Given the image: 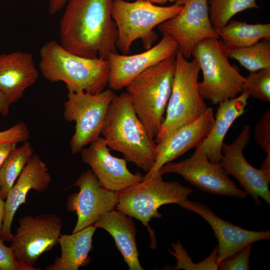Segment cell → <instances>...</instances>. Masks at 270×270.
I'll return each mask as SVG.
<instances>
[{
    "instance_id": "6da1fadb",
    "label": "cell",
    "mask_w": 270,
    "mask_h": 270,
    "mask_svg": "<svg viewBox=\"0 0 270 270\" xmlns=\"http://www.w3.org/2000/svg\"><path fill=\"white\" fill-rule=\"evenodd\" d=\"M112 0H68L60 22V44L70 52L107 60L118 53V29L111 15Z\"/></svg>"
},
{
    "instance_id": "7a4b0ae2",
    "label": "cell",
    "mask_w": 270,
    "mask_h": 270,
    "mask_svg": "<svg viewBox=\"0 0 270 270\" xmlns=\"http://www.w3.org/2000/svg\"><path fill=\"white\" fill-rule=\"evenodd\" d=\"M101 134L110 150L148 172L156 158L157 144L137 116L126 92L115 94L108 108Z\"/></svg>"
},
{
    "instance_id": "3957f363",
    "label": "cell",
    "mask_w": 270,
    "mask_h": 270,
    "mask_svg": "<svg viewBox=\"0 0 270 270\" xmlns=\"http://www.w3.org/2000/svg\"><path fill=\"white\" fill-rule=\"evenodd\" d=\"M40 54L42 75L52 82H64L68 92L95 94L108 85L110 64L107 60L78 56L54 40L44 44Z\"/></svg>"
},
{
    "instance_id": "277c9868",
    "label": "cell",
    "mask_w": 270,
    "mask_h": 270,
    "mask_svg": "<svg viewBox=\"0 0 270 270\" xmlns=\"http://www.w3.org/2000/svg\"><path fill=\"white\" fill-rule=\"evenodd\" d=\"M176 54L144 70L126 88L137 116L154 140L172 92Z\"/></svg>"
},
{
    "instance_id": "5b68a950",
    "label": "cell",
    "mask_w": 270,
    "mask_h": 270,
    "mask_svg": "<svg viewBox=\"0 0 270 270\" xmlns=\"http://www.w3.org/2000/svg\"><path fill=\"white\" fill-rule=\"evenodd\" d=\"M158 170L140 182L118 192L116 210L140 221L147 227L152 238V248H156L155 234L149 226L152 218H159L158 208L162 205L181 204L193 192L190 188L177 181L166 182Z\"/></svg>"
},
{
    "instance_id": "8992f818",
    "label": "cell",
    "mask_w": 270,
    "mask_h": 270,
    "mask_svg": "<svg viewBox=\"0 0 270 270\" xmlns=\"http://www.w3.org/2000/svg\"><path fill=\"white\" fill-rule=\"evenodd\" d=\"M188 60L180 51L176 52L172 92L165 116L154 140L156 144L178 128L198 119L208 108L198 88L199 64L194 58Z\"/></svg>"
},
{
    "instance_id": "52a82bcc",
    "label": "cell",
    "mask_w": 270,
    "mask_h": 270,
    "mask_svg": "<svg viewBox=\"0 0 270 270\" xmlns=\"http://www.w3.org/2000/svg\"><path fill=\"white\" fill-rule=\"evenodd\" d=\"M192 56L198 62L202 80L199 92L212 104L234 98L242 92L245 78L228 60V48L215 38H206L193 48Z\"/></svg>"
},
{
    "instance_id": "ba28073f",
    "label": "cell",
    "mask_w": 270,
    "mask_h": 270,
    "mask_svg": "<svg viewBox=\"0 0 270 270\" xmlns=\"http://www.w3.org/2000/svg\"><path fill=\"white\" fill-rule=\"evenodd\" d=\"M182 8L176 3L158 6L144 1L112 0L111 15L118 29L116 48L127 54L134 42L140 39L144 48L150 49L158 38L154 28L176 16Z\"/></svg>"
},
{
    "instance_id": "9c48e42d",
    "label": "cell",
    "mask_w": 270,
    "mask_h": 270,
    "mask_svg": "<svg viewBox=\"0 0 270 270\" xmlns=\"http://www.w3.org/2000/svg\"><path fill=\"white\" fill-rule=\"evenodd\" d=\"M115 94L104 90L92 94L84 92H68L64 103V118L75 122V131L70 142L71 152L76 154L95 140L101 134L109 106Z\"/></svg>"
},
{
    "instance_id": "30bf717a",
    "label": "cell",
    "mask_w": 270,
    "mask_h": 270,
    "mask_svg": "<svg viewBox=\"0 0 270 270\" xmlns=\"http://www.w3.org/2000/svg\"><path fill=\"white\" fill-rule=\"evenodd\" d=\"M11 240L10 247L21 270H36L40 256L58 244L62 228V218L54 214L26 215Z\"/></svg>"
},
{
    "instance_id": "8fae6325",
    "label": "cell",
    "mask_w": 270,
    "mask_h": 270,
    "mask_svg": "<svg viewBox=\"0 0 270 270\" xmlns=\"http://www.w3.org/2000/svg\"><path fill=\"white\" fill-rule=\"evenodd\" d=\"M196 148L190 157L178 162L166 163L159 170L163 174H177L206 192L240 199L248 196L230 180L220 162H213L208 159L202 141Z\"/></svg>"
},
{
    "instance_id": "7c38bea8",
    "label": "cell",
    "mask_w": 270,
    "mask_h": 270,
    "mask_svg": "<svg viewBox=\"0 0 270 270\" xmlns=\"http://www.w3.org/2000/svg\"><path fill=\"white\" fill-rule=\"evenodd\" d=\"M182 6V11L158 26L176 42L178 51L186 58L192 56L194 47L208 38H218L210 18L208 0H174Z\"/></svg>"
},
{
    "instance_id": "4fadbf2b",
    "label": "cell",
    "mask_w": 270,
    "mask_h": 270,
    "mask_svg": "<svg viewBox=\"0 0 270 270\" xmlns=\"http://www.w3.org/2000/svg\"><path fill=\"white\" fill-rule=\"evenodd\" d=\"M250 127L245 125L234 141L224 143L220 162L230 176L234 177L255 203L262 205L260 198L270 204V168H256L245 158L243 151L248 144Z\"/></svg>"
},
{
    "instance_id": "5bb4252c",
    "label": "cell",
    "mask_w": 270,
    "mask_h": 270,
    "mask_svg": "<svg viewBox=\"0 0 270 270\" xmlns=\"http://www.w3.org/2000/svg\"><path fill=\"white\" fill-rule=\"evenodd\" d=\"M72 186L80 190L69 196L66 204L78 217L72 233L93 225L102 214L116 209L118 192L103 188L91 170L82 172Z\"/></svg>"
},
{
    "instance_id": "9a60e30c",
    "label": "cell",
    "mask_w": 270,
    "mask_h": 270,
    "mask_svg": "<svg viewBox=\"0 0 270 270\" xmlns=\"http://www.w3.org/2000/svg\"><path fill=\"white\" fill-rule=\"evenodd\" d=\"M178 50V44L174 39L168 34L163 32L159 42L142 52L132 55L110 54L107 58L110 64V88L118 91L126 88L144 70L176 54Z\"/></svg>"
},
{
    "instance_id": "2e32d148",
    "label": "cell",
    "mask_w": 270,
    "mask_h": 270,
    "mask_svg": "<svg viewBox=\"0 0 270 270\" xmlns=\"http://www.w3.org/2000/svg\"><path fill=\"white\" fill-rule=\"evenodd\" d=\"M110 150L100 136L80 152L82 162L90 166L103 188L118 192L144 180L140 172L133 174L128 169L124 158L112 156Z\"/></svg>"
},
{
    "instance_id": "e0dca14e",
    "label": "cell",
    "mask_w": 270,
    "mask_h": 270,
    "mask_svg": "<svg viewBox=\"0 0 270 270\" xmlns=\"http://www.w3.org/2000/svg\"><path fill=\"white\" fill-rule=\"evenodd\" d=\"M180 206L194 212L210 225L218 242L217 261L230 257L249 244L270 239V231H254L242 228L216 215L207 206L186 200Z\"/></svg>"
},
{
    "instance_id": "ac0fdd59",
    "label": "cell",
    "mask_w": 270,
    "mask_h": 270,
    "mask_svg": "<svg viewBox=\"0 0 270 270\" xmlns=\"http://www.w3.org/2000/svg\"><path fill=\"white\" fill-rule=\"evenodd\" d=\"M214 121V110L208 107L198 119L174 130L160 142L156 144L154 164L144 176L157 172L166 164L172 162L190 150L196 148L210 133Z\"/></svg>"
},
{
    "instance_id": "d6986e66",
    "label": "cell",
    "mask_w": 270,
    "mask_h": 270,
    "mask_svg": "<svg viewBox=\"0 0 270 270\" xmlns=\"http://www.w3.org/2000/svg\"><path fill=\"white\" fill-rule=\"evenodd\" d=\"M51 180L52 176L46 164L38 154H34L4 200V214L0 236L4 241L9 242L12 238L14 234L12 233L11 228L14 216L19 207L26 203L28 192L34 190L37 192H44Z\"/></svg>"
},
{
    "instance_id": "ffe728a7",
    "label": "cell",
    "mask_w": 270,
    "mask_h": 270,
    "mask_svg": "<svg viewBox=\"0 0 270 270\" xmlns=\"http://www.w3.org/2000/svg\"><path fill=\"white\" fill-rule=\"evenodd\" d=\"M38 78L32 54L16 51L0 55V92L10 106L22 98Z\"/></svg>"
},
{
    "instance_id": "44dd1931",
    "label": "cell",
    "mask_w": 270,
    "mask_h": 270,
    "mask_svg": "<svg viewBox=\"0 0 270 270\" xmlns=\"http://www.w3.org/2000/svg\"><path fill=\"white\" fill-rule=\"evenodd\" d=\"M113 238L116 248L130 270H143L136 242V229L132 218L116 210L100 216L94 224Z\"/></svg>"
},
{
    "instance_id": "7402d4cb",
    "label": "cell",
    "mask_w": 270,
    "mask_h": 270,
    "mask_svg": "<svg viewBox=\"0 0 270 270\" xmlns=\"http://www.w3.org/2000/svg\"><path fill=\"white\" fill-rule=\"evenodd\" d=\"M249 95L242 92L239 96L220 102L212 128L202 140L208 159L213 162H220L224 139L234 122L246 110Z\"/></svg>"
},
{
    "instance_id": "603a6c76",
    "label": "cell",
    "mask_w": 270,
    "mask_h": 270,
    "mask_svg": "<svg viewBox=\"0 0 270 270\" xmlns=\"http://www.w3.org/2000/svg\"><path fill=\"white\" fill-rule=\"evenodd\" d=\"M96 228L90 226L71 234H60L58 241L61 254L46 270H78L91 260L89 253L93 248L92 238Z\"/></svg>"
},
{
    "instance_id": "cb8c5ba5",
    "label": "cell",
    "mask_w": 270,
    "mask_h": 270,
    "mask_svg": "<svg viewBox=\"0 0 270 270\" xmlns=\"http://www.w3.org/2000/svg\"><path fill=\"white\" fill-rule=\"evenodd\" d=\"M219 38L228 48L252 46L262 39H270V24H250L233 20L216 30Z\"/></svg>"
},
{
    "instance_id": "d4e9b609",
    "label": "cell",
    "mask_w": 270,
    "mask_h": 270,
    "mask_svg": "<svg viewBox=\"0 0 270 270\" xmlns=\"http://www.w3.org/2000/svg\"><path fill=\"white\" fill-rule=\"evenodd\" d=\"M33 154L34 148L27 140L16 147L5 160L0 168V193L4 200Z\"/></svg>"
},
{
    "instance_id": "484cf974",
    "label": "cell",
    "mask_w": 270,
    "mask_h": 270,
    "mask_svg": "<svg viewBox=\"0 0 270 270\" xmlns=\"http://www.w3.org/2000/svg\"><path fill=\"white\" fill-rule=\"evenodd\" d=\"M228 57L250 72L270 68V39L264 38L244 48H228Z\"/></svg>"
},
{
    "instance_id": "4316f807",
    "label": "cell",
    "mask_w": 270,
    "mask_h": 270,
    "mask_svg": "<svg viewBox=\"0 0 270 270\" xmlns=\"http://www.w3.org/2000/svg\"><path fill=\"white\" fill-rule=\"evenodd\" d=\"M210 18L214 29L226 26L236 14L250 8H259L256 0H208Z\"/></svg>"
},
{
    "instance_id": "83f0119b",
    "label": "cell",
    "mask_w": 270,
    "mask_h": 270,
    "mask_svg": "<svg viewBox=\"0 0 270 270\" xmlns=\"http://www.w3.org/2000/svg\"><path fill=\"white\" fill-rule=\"evenodd\" d=\"M242 92L259 100L270 102V68L250 72L245 78Z\"/></svg>"
},
{
    "instance_id": "f1b7e54d",
    "label": "cell",
    "mask_w": 270,
    "mask_h": 270,
    "mask_svg": "<svg viewBox=\"0 0 270 270\" xmlns=\"http://www.w3.org/2000/svg\"><path fill=\"white\" fill-rule=\"evenodd\" d=\"M172 246L174 251L172 252L170 250L169 251L170 253L177 260V264L174 269L218 270V246L213 249L210 254L206 258L197 264L192 262L191 258L180 241L178 240L176 243L173 242Z\"/></svg>"
},
{
    "instance_id": "f546056e",
    "label": "cell",
    "mask_w": 270,
    "mask_h": 270,
    "mask_svg": "<svg viewBox=\"0 0 270 270\" xmlns=\"http://www.w3.org/2000/svg\"><path fill=\"white\" fill-rule=\"evenodd\" d=\"M252 244H249L242 250L222 260L218 264L220 270H248L249 260Z\"/></svg>"
},
{
    "instance_id": "4dcf8cb0",
    "label": "cell",
    "mask_w": 270,
    "mask_h": 270,
    "mask_svg": "<svg viewBox=\"0 0 270 270\" xmlns=\"http://www.w3.org/2000/svg\"><path fill=\"white\" fill-rule=\"evenodd\" d=\"M255 140L260 148L270 153V110H268L257 122L254 130Z\"/></svg>"
},
{
    "instance_id": "1f68e13d",
    "label": "cell",
    "mask_w": 270,
    "mask_h": 270,
    "mask_svg": "<svg viewBox=\"0 0 270 270\" xmlns=\"http://www.w3.org/2000/svg\"><path fill=\"white\" fill-rule=\"evenodd\" d=\"M30 137L26 124L20 122L8 129L0 132V143L6 142H24Z\"/></svg>"
},
{
    "instance_id": "d6a6232c",
    "label": "cell",
    "mask_w": 270,
    "mask_h": 270,
    "mask_svg": "<svg viewBox=\"0 0 270 270\" xmlns=\"http://www.w3.org/2000/svg\"><path fill=\"white\" fill-rule=\"evenodd\" d=\"M0 238V270H21L11 248Z\"/></svg>"
},
{
    "instance_id": "836d02e7",
    "label": "cell",
    "mask_w": 270,
    "mask_h": 270,
    "mask_svg": "<svg viewBox=\"0 0 270 270\" xmlns=\"http://www.w3.org/2000/svg\"><path fill=\"white\" fill-rule=\"evenodd\" d=\"M17 144L14 142L0 143V168L10 154L16 147Z\"/></svg>"
},
{
    "instance_id": "e575fe53",
    "label": "cell",
    "mask_w": 270,
    "mask_h": 270,
    "mask_svg": "<svg viewBox=\"0 0 270 270\" xmlns=\"http://www.w3.org/2000/svg\"><path fill=\"white\" fill-rule=\"evenodd\" d=\"M68 0H48V12L51 15L55 14L62 8Z\"/></svg>"
},
{
    "instance_id": "d590c367",
    "label": "cell",
    "mask_w": 270,
    "mask_h": 270,
    "mask_svg": "<svg viewBox=\"0 0 270 270\" xmlns=\"http://www.w3.org/2000/svg\"><path fill=\"white\" fill-rule=\"evenodd\" d=\"M9 107L4 96L0 92V114L6 116L9 112Z\"/></svg>"
},
{
    "instance_id": "8d00e7d4",
    "label": "cell",
    "mask_w": 270,
    "mask_h": 270,
    "mask_svg": "<svg viewBox=\"0 0 270 270\" xmlns=\"http://www.w3.org/2000/svg\"><path fill=\"white\" fill-rule=\"evenodd\" d=\"M5 201L2 198L0 193V238L2 235L3 222L4 214Z\"/></svg>"
},
{
    "instance_id": "74e56055",
    "label": "cell",
    "mask_w": 270,
    "mask_h": 270,
    "mask_svg": "<svg viewBox=\"0 0 270 270\" xmlns=\"http://www.w3.org/2000/svg\"><path fill=\"white\" fill-rule=\"evenodd\" d=\"M140 0V1H144V2H150L152 4H165L168 2H174V0Z\"/></svg>"
}]
</instances>
